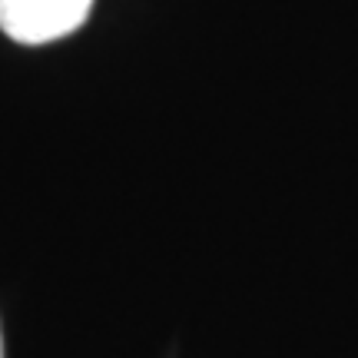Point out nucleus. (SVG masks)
I'll list each match as a JSON object with an SVG mask.
<instances>
[{
	"instance_id": "nucleus-1",
	"label": "nucleus",
	"mask_w": 358,
	"mask_h": 358,
	"mask_svg": "<svg viewBox=\"0 0 358 358\" xmlns=\"http://www.w3.org/2000/svg\"><path fill=\"white\" fill-rule=\"evenodd\" d=\"M93 0H0V30L17 43H53L87 24Z\"/></svg>"
},
{
	"instance_id": "nucleus-2",
	"label": "nucleus",
	"mask_w": 358,
	"mask_h": 358,
	"mask_svg": "<svg viewBox=\"0 0 358 358\" xmlns=\"http://www.w3.org/2000/svg\"><path fill=\"white\" fill-rule=\"evenodd\" d=\"M0 358H3V335H0Z\"/></svg>"
}]
</instances>
